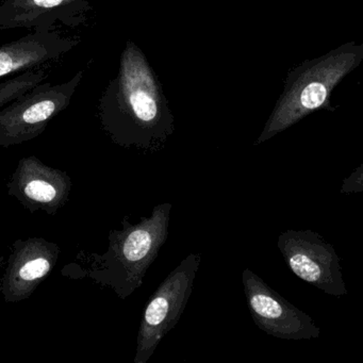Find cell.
Wrapping results in <instances>:
<instances>
[{"mask_svg":"<svg viewBox=\"0 0 363 363\" xmlns=\"http://www.w3.org/2000/svg\"><path fill=\"white\" fill-rule=\"evenodd\" d=\"M99 118L112 142L144 152H158L175 131L162 86L133 42H127L118 74L99 99Z\"/></svg>","mask_w":363,"mask_h":363,"instance_id":"cell-1","label":"cell"},{"mask_svg":"<svg viewBox=\"0 0 363 363\" xmlns=\"http://www.w3.org/2000/svg\"><path fill=\"white\" fill-rule=\"evenodd\" d=\"M362 59V44L352 42L295 67L289 73L284 93L255 145L290 128L312 112L335 111L330 106L333 89L360 65Z\"/></svg>","mask_w":363,"mask_h":363,"instance_id":"cell-2","label":"cell"},{"mask_svg":"<svg viewBox=\"0 0 363 363\" xmlns=\"http://www.w3.org/2000/svg\"><path fill=\"white\" fill-rule=\"evenodd\" d=\"M172 203H163L137 224L123 220V228L109 233L107 250L95 257L89 276L126 299L141 288L150 265L169 238Z\"/></svg>","mask_w":363,"mask_h":363,"instance_id":"cell-3","label":"cell"},{"mask_svg":"<svg viewBox=\"0 0 363 363\" xmlns=\"http://www.w3.org/2000/svg\"><path fill=\"white\" fill-rule=\"evenodd\" d=\"M84 71L63 84L41 82L0 109V147L21 145L41 135L71 105Z\"/></svg>","mask_w":363,"mask_h":363,"instance_id":"cell-4","label":"cell"},{"mask_svg":"<svg viewBox=\"0 0 363 363\" xmlns=\"http://www.w3.org/2000/svg\"><path fill=\"white\" fill-rule=\"evenodd\" d=\"M201 252H190L150 296L140 325L135 363H147L163 337L177 325L194 288Z\"/></svg>","mask_w":363,"mask_h":363,"instance_id":"cell-5","label":"cell"},{"mask_svg":"<svg viewBox=\"0 0 363 363\" xmlns=\"http://www.w3.org/2000/svg\"><path fill=\"white\" fill-rule=\"evenodd\" d=\"M278 250L292 273L307 284L335 297L348 294L335 247L315 231L289 230L280 233Z\"/></svg>","mask_w":363,"mask_h":363,"instance_id":"cell-6","label":"cell"},{"mask_svg":"<svg viewBox=\"0 0 363 363\" xmlns=\"http://www.w3.org/2000/svg\"><path fill=\"white\" fill-rule=\"evenodd\" d=\"M244 295L255 324L267 335L282 340L318 339L313 318L269 288L250 269L242 273Z\"/></svg>","mask_w":363,"mask_h":363,"instance_id":"cell-7","label":"cell"},{"mask_svg":"<svg viewBox=\"0 0 363 363\" xmlns=\"http://www.w3.org/2000/svg\"><path fill=\"white\" fill-rule=\"evenodd\" d=\"M72 186L73 182L67 172L29 156L18 163L8 182V193L28 211L52 216L67 203Z\"/></svg>","mask_w":363,"mask_h":363,"instance_id":"cell-8","label":"cell"},{"mask_svg":"<svg viewBox=\"0 0 363 363\" xmlns=\"http://www.w3.org/2000/svg\"><path fill=\"white\" fill-rule=\"evenodd\" d=\"M60 247L44 238H28L14 242L4 274L0 292L6 303L29 298L58 262Z\"/></svg>","mask_w":363,"mask_h":363,"instance_id":"cell-9","label":"cell"},{"mask_svg":"<svg viewBox=\"0 0 363 363\" xmlns=\"http://www.w3.org/2000/svg\"><path fill=\"white\" fill-rule=\"evenodd\" d=\"M92 10L88 0H4L0 4V30L54 31L58 25L77 28L88 21Z\"/></svg>","mask_w":363,"mask_h":363,"instance_id":"cell-10","label":"cell"},{"mask_svg":"<svg viewBox=\"0 0 363 363\" xmlns=\"http://www.w3.org/2000/svg\"><path fill=\"white\" fill-rule=\"evenodd\" d=\"M79 43V40L57 30H33L0 46V78H9L59 60Z\"/></svg>","mask_w":363,"mask_h":363,"instance_id":"cell-11","label":"cell"},{"mask_svg":"<svg viewBox=\"0 0 363 363\" xmlns=\"http://www.w3.org/2000/svg\"><path fill=\"white\" fill-rule=\"evenodd\" d=\"M48 75L45 69L39 67L16 74L0 82V109L38 84L45 82Z\"/></svg>","mask_w":363,"mask_h":363,"instance_id":"cell-12","label":"cell"},{"mask_svg":"<svg viewBox=\"0 0 363 363\" xmlns=\"http://www.w3.org/2000/svg\"><path fill=\"white\" fill-rule=\"evenodd\" d=\"M362 165H360L347 179H344L341 193L350 194L352 192H362Z\"/></svg>","mask_w":363,"mask_h":363,"instance_id":"cell-13","label":"cell"}]
</instances>
